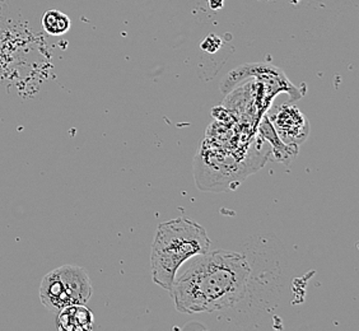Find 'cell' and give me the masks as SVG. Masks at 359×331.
I'll return each mask as SVG.
<instances>
[{
	"instance_id": "cell-1",
	"label": "cell",
	"mask_w": 359,
	"mask_h": 331,
	"mask_svg": "<svg viewBox=\"0 0 359 331\" xmlns=\"http://www.w3.org/2000/svg\"><path fill=\"white\" fill-rule=\"evenodd\" d=\"M175 278L171 297L176 310L195 315L235 307L248 295V257L235 251L215 250L194 256Z\"/></svg>"
},
{
	"instance_id": "cell-2",
	"label": "cell",
	"mask_w": 359,
	"mask_h": 331,
	"mask_svg": "<svg viewBox=\"0 0 359 331\" xmlns=\"http://www.w3.org/2000/svg\"><path fill=\"white\" fill-rule=\"evenodd\" d=\"M210 250L205 228L199 223L180 217L159 224L151 254L153 282L170 290L180 268L191 257Z\"/></svg>"
},
{
	"instance_id": "cell-3",
	"label": "cell",
	"mask_w": 359,
	"mask_h": 331,
	"mask_svg": "<svg viewBox=\"0 0 359 331\" xmlns=\"http://www.w3.org/2000/svg\"><path fill=\"white\" fill-rule=\"evenodd\" d=\"M92 292L87 270L76 265H62L42 278L40 299L48 311L59 312L68 306L87 304Z\"/></svg>"
},
{
	"instance_id": "cell-4",
	"label": "cell",
	"mask_w": 359,
	"mask_h": 331,
	"mask_svg": "<svg viewBox=\"0 0 359 331\" xmlns=\"http://www.w3.org/2000/svg\"><path fill=\"white\" fill-rule=\"evenodd\" d=\"M248 78H255L257 82L262 83L263 87L268 88V92L271 97L280 92H287L292 96L293 101L301 98V93L290 82V79L284 74L283 70L266 62L245 64L229 72L226 78L222 81V92L226 93L228 90H233L238 83H241Z\"/></svg>"
},
{
	"instance_id": "cell-5",
	"label": "cell",
	"mask_w": 359,
	"mask_h": 331,
	"mask_svg": "<svg viewBox=\"0 0 359 331\" xmlns=\"http://www.w3.org/2000/svg\"><path fill=\"white\" fill-rule=\"evenodd\" d=\"M269 121L284 144L293 148H298L310 134V124L296 106L282 104L271 115Z\"/></svg>"
},
{
	"instance_id": "cell-6",
	"label": "cell",
	"mask_w": 359,
	"mask_h": 331,
	"mask_svg": "<svg viewBox=\"0 0 359 331\" xmlns=\"http://www.w3.org/2000/svg\"><path fill=\"white\" fill-rule=\"evenodd\" d=\"M95 316L84 304H73L57 312L56 326L62 331H90L93 329Z\"/></svg>"
},
{
	"instance_id": "cell-7",
	"label": "cell",
	"mask_w": 359,
	"mask_h": 331,
	"mask_svg": "<svg viewBox=\"0 0 359 331\" xmlns=\"http://www.w3.org/2000/svg\"><path fill=\"white\" fill-rule=\"evenodd\" d=\"M42 27L50 36L65 35L72 27V21L67 14L51 9L43 14Z\"/></svg>"
},
{
	"instance_id": "cell-8",
	"label": "cell",
	"mask_w": 359,
	"mask_h": 331,
	"mask_svg": "<svg viewBox=\"0 0 359 331\" xmlns=\"http://www.w3.org/2000/svg\"><path fill=\"white\" fill-rule=\"evenodd\" d=\"M201 46L204 51H207L209 54H215V53H217V51L221 48V37H218V36L215 35V34H210V35L207 36V37L204 39V41L201 42Z\"/></svg>"
},
{
	"instance_id": "cell-9",
	"label": "cell",
	"mask_w": 359,
	"mask_h": 331,
	"mask_svg": "<svg viewBox=\"0 0 359 331\" xmlns=\"http://www.w3.org/2000/svg\"><path fill=\"white\" fill-rule=\"evenodd\" d=\"M208 6L213 11H219L224 6V0H207Z\"/></svg>"
}]
</instances>
